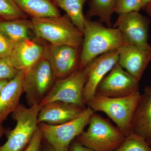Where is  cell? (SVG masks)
<instances>
[{"label":"cell","mask_w":151,"mask_h":151,"mask_svg":"<svg viewBox=\"0 0 151 151\" xmlns=\"http://www.w3.org/2000/svg\"><path fill=\"white\" fill-rule=\"evenodd\" d=\"M33 30L39 38L55 45H67L80 48L84 34L66 14L58 17L32 18Z\"/></svg>","instance_id":"2"},{"label":"cell","mask_w":151,"mask_h":151,"mask_svg":"<svg viewBox=\"0 0 151 151\" xmlns=\"http://www.w3.org/2000/svg\"><path fill=\"white\" fill-rule=\"evenodd\" d=\"M89 7L86 12V17H99V22L111 27V19L114 13L116 0H88Z\"/></svg>","instance_id":"20"},{"label":"cell","mask_w":151,"mask_h":151,"mask_svg":"<svg viewBox=\"0 0 151 151\" xmlns=\"http://www.w3.org/2000/svg\"></svg>","instance_id":"35"},{"label":"cell","mask_w":151,"mask_h":151,"mask_svg":"<svg viewBox=\"0 0 151 151\" xmlns=\"http://www.w3.org/2000/svg\"><path fill=\"white\" fill-rule=\"evenodd\" d=\"M132 133L146 140L151 138V85L141 94L132 120Z\"/></svg>","instance_id":"17"},{"label":"cell","mask_w":151,"mask_h":151,"mask_svg":"<svg viewBox=\"0 0 151 151\" xmlns=\"http://www.w3.org/2000/svg\"><path fill=\"white\" fill-rule=\"evenodd\" d=\"M151 0H142V9H144L145 7L150 2Z\"/></svg>","instance_id":"33"},{"label":"cell","mask_w":151,"mask_h":151,"mask_svg":"<svg viewBox=\"0 0 151 151\" xmlns=\"http://www.w3.org/2000/svg\"><path fill=\"white\" fill-rule=\"evenodd\" d=\"M68 151H94L84 147L78 140L75 139L70 144Z\"/></svg>","instance_id":"28"},{"label":"cell","mask_w":151,"mask_h":151,"mask_svg":"<svg viewBox=\"0 0 151 151\" xmlns=\"http://www.w3.org/2000/svg\"><path fill=\"white\" fill-rule=\"evenodd\" d=\"M26 71L20 70L16 76L9 80L0 94V125L19 105L23 91V81Z\"/></svg>","instance_id":"16"},{"label":"cell","mask_w":151,"mask_h":151,"mask_svg":"<svg viewBox=\"0 0 151 151\" xmlns=\"http://www.w3.org/2000/svg\"><path fill=\"white\" fill-rule=\"evenodd\" d=\"M27 17L19 8L14 0H0V20L27 19Z\"/></svg>","instance_id":"22"},{"label":"cell","mask_w":151,"mask_h":151,"mask_svg":"<svg viewBox=\"0 0 151 151\" xmlns=\"http://www.w3.org/2000/svg\"><path fill=\"white\" fill-rule=\"evenodd\" d=\"M141 95L139 91L119 98L105 97L96 93L86 105L94 112L105 113L126 137L132 133V120Z\"/></svg>","instance_id":"3"},{"label":"cell","mask_w":151,"mask_h":151,"mask_svg":"<svg viewBox=\"0 0 151 151\" xmlns=\"http://www.w3.org/2000/svg\"><path fill=\"white\" fill-rule=\"evenodd\" d=\"M6 131V129L3 127V125H0V139L4 134Z\"/></svg>","instance_id":"32"},{"label":"cell","mask_w":151,"mask_h":151,"mask_svg":"<svg viewBox=\"0 0 151 151\" xmlns=\"http://www.w3.org/2000/svg\"><path fill=\"white\" fill-rule=\"evenodd\" d=\"M85 107L64 103L54 102L41 106L38 116V124L59 125L70 122L81 115Z\"/></svg>","instance_id":"15"},{"label":"cell","mask_w":151,"mask_h":151,"mask_svg":"<svg viewBox=\"0 0 151 151\" xmlns=\"http://www.w3.org/2000/svg\"><path fill=\"white\" fill-rule=\"evenodd\" d=\"M83 34L79 58L80 69L100 55L128 44L118 29L106 27L100 22L93 21L86 17Z\"/></svg>","instance_id":"1"},{"label":"cell","mask_w":151,"mask_h":151,"mask_svg":"<svg viewBox=\"0 0 151 151\" xmlns=\"http://www.w3.org/2000/svg\"><path fill=\"white\" fill-rule=\"evenodd\" d=\"M27 16L45 18L61 16L59 8L54 0H14Z\"/></svg>","instance_id":"18"},{"label":"cell","mask_w":151,"mask_h":151,"mask_svg":"<svg viewBox=\"0 0 151 151\" xmlns=\"http://www.w3.org/2000/svg\"><path fill=\"white\" fill-rule=\"evenodd\" d=\"M94 113L91 108H85L81 115L70 122L59 125L39 124L43 139L55 151H68L71 142L84 132Z\"/></svg>","instance_id":"6"},{"label":"cell","mask_w":151,"mask_h":151,"mask_svg":"<svg viewBox=\"0 0 151 151\" xmlns=\"http://www.w3.org/2000/svg\"><path fill=\"white\" fill-rule=\"evenodd\" d=\"M142 0H116L114 13L120 14L139 12L142 9Z\"/></svg>","instance_id":"24"},{"label":"cell","mask_w":151,"mask_h":151,"mask_svg":"<svg viewBox=\"0 0 151 151\" xmlns=\"http://www.w3.org/2000/svg\"><path fill=\"white\" fill-rule=\"evenodd\" d=\"M48 48V46L30 38L24 40L15 44L9 58L17 70L27 71L42 60L46 58Z\"/></svg>","instance_id":"14"},{"label":"cell","mask_w":151,"mask_h":151,"mask_svg":"<svg viewBox=\"0 0 151 151\" xmlns=\"http://www.w3.org/2000/svg\"><path fill=\"white\" fill-rule=\"evenodd\" d=\"M41 151H55L50 145L44 139L42 145Z\"/></svg>","instance_id":"29"},{"label":"cell","mask_w":151,"mask_h":151,"mask_svg":"<svg viewBox=\"0 0 151 151\" xmlns=\"http://www.w3.org/2000/svg\"><path fill=\"white\" fill-rule=\"evenodd\" d=\"M40 104L27 108L19 104L12 114V118L16 122L12 130L6 129V142L0 146V151H23L29 145L36 132L39 128L38 116Z\"/></svg>","instance_id":"4"},{"label":"cell","mask_w":151,"mask_h":151,"mask_svg":"<svg viewBox=\"0 0 151 151\" xmlns=\"http://www.w3.org/2000/svg\"><path fill=\"white\" fill-rule=\"evenodd\" d=\"M115 151H151V147L147 140L131 133Z\"/></svg>","instance_id":"23"},{"label":"cell","mask_w":151,"mask_h":151,"mask_svg":"<svg viewBox=\"0 0 151 151\" xmlns=\"http://www.w3.org/2000/svg\"><path fill=\"white\" fill-rule=\"evenodd\" d=\"M151 19L139 12L119 14L113 25L122 33L127 43L136 45L148 44Z\"/></svg>","instance_id":"10"},{"label":"cell","mask_w":151,"mask_h":151,"mask_svg":"<svg viewBox=\"0 0 151 151\" xmlns=\"http://www.w3.org/2000/svg\"><path fill=\"white\" fill-rule=\"evenodd\" d=\"M31 29L33 30L31 19L0 20V30L15 43L30 38L28 33Z\"/></svg>","instance_id":"19"},{"label":"cell","mask_w":151,"mask_h":151,"mask_svg":"<svg viewBox=\"0 0 151 151\" xmlns=\"http://www.w3.org/2000/svg\"><path fill=\"white\" fill-rule=\"evenodd\" d=\"M87 79L84 68H79L65 78L57 79L40 103L41 106L52 102H62L85 107L84 91Z\"/></svg>","instance_id":"7"},{"label":"cell","mask_w":151,"mask_h":151,"mask_svg":"<svg viewBox=\"0 0 151 151\" xmlns=\"http://www.w3.org/2000/svg\"><path fill=\"white\" fill-rule=\"evenodd\" d=\"M56 80L48 60L45 58L26 71L23 91L29 106L40 104Z\"/></svg>","instance_id":"8"},{"label":"cell","mask_w":151,"mask_h":151,"mask_svg":"<svg viewBox=\"0 0 151 151\" xmlns=\"http://www.w3.org/2000/svg\"><path fill=\"white\" fill-rule=\"evenodd\" d=\"M144 9L145 10L146 13L149 16L151 17V1L146 6Z\"/></svg>","instance_id":"30"},{"label":"cell","mask_w":151,"mask_h":151,"mask_svg":"<svg viewBox=\"0 0 151 151\" xmlns=\"http://www.w3.org/2000/svg\"><path fill=\"white\" fill-rule=\"evenodd\" d=\"M9 81V80H0V94H1V92L4 86L7 84Z\"/></svg>","instance_id":"31"},{"label":"cell","mask_w":151,"mask_h":151,"mask_svg":"<svg viewBox=\"0 0 151 151\" xmlns=\"http://www.w3.org/2000/svg\"><path fill=\"white\" fill-rule=\"evenodd\" d=\"M81 50L67 45L48 46L46 59L56 79L65 78L79 68Z\"/></svg>","instance_id":"13"},{"label":"cell","mask_w":151,"mask_h":151,"mask_svg":"<svg viewBox=\"0 0 151 151\" xmlns=\"http://www.w3.org/2000/svg\"><path fill=\"white\" fill-rule=\"evenodd\" d=\"M88 124L87 130L76 139L94 151H115L126 138L118 127L97 113L92 114Z\"/></svg>","instance_id":"5"},{"label":"cell","mask_w":151,"mask_h":151,"mask_svg":"<svg viewBox=\"0 0 151 151\" xmlns=\"http://www.w3.org/2000/svg\"><path fill=\"white\" fill-rule=\"evenodd\" d=\"M19 72L13 65L9 57L0 58V80H10L14 78Z\"/></svg>","instance_id":"25"},{"label":"cell","mask_w":151,"mask_h":151,"mask_svg":"<svg viewBox=\"0 0 151 151\" xmlns=\"http://www.w3.org/2000/svg\"><path fill=\"white\" fill-rule=\"evenodd\" d=\"M54 1L57 6L65 11L73 24L83 33L86 20L83 14V7L88 0Z\"/></svg>","instance_id":"21"},{"label":"cell","mask_w":151,"mask_h":151,"mask_svg":"<svg viewBox=\"0 0 151 151\" xmlns=\"http://www.w3.org/2000/svg\"><path fill=\"white\" fill-rule=\"evenodd\" d=\"M16 43L0 30V58L10 57Z\"/></svg>","instance_id":"26"},{"label":"cell","mask_w":151,"mask_h":151,"mask_svg":"<svg viewBox=\"0 0 151 151\" xmlns=\"http://www.w3.org/2000/svg\"><path fill=\"white\" fill-rule=\"evenodd\" d=\"M119 60V51L114 50L97 57L84 68L87 76L84 91L86 105L94 97L97 86L105 74L112 70Z\"/></svg>","instance_id":"11"},{"label":"cell","mask_w":151,"mask_h":151,"mask_svg":"<svg viewBox=\"0 0 151 151\" xmlns=\"http://www.w3.org/2000/svg\"><path fill=\"white\" fill-rule=\"evenodd\" d=\"M118 63L139 82L146 68L151 61V45L127 44L119 47Z\"/></svg>","instance_id":"12"},{"label":"cell","mask_w":151,"mask_h":151,"mask_svg":"<svg viewBox=\"0 0 151 151\" xmlns=\"http://www.w3.org/2000/svg\"><path fill=\"white\" fill-rule=\"evenodd\" d=\"M43 136L40 128L36 132L27 147L23 151H41Z\"/></svg>","instance_id":"27"},{"label":"cell","mask_w":151,"mask_h":151,"mask_svg":"<svg viewBox=\"0 0 151 151\" xmlns=\"http://www.w3.org/2000/svg\"><path fill=\"white\" fill-rule=\"evenodd\" d=\"M139 91V81L119 63L97 86L96 93L112 98L127 97Z\"/></svg>","instance_id":"9"},{"label":"cell","mask_w":151,"mask_h":151,"mask_svg":"<svg viewBox=\"0 0 151 151\" xmlns=\"http://www.w3.org/2000/svg\"><path fill=\"white\" fill-rule=\"evenodd\" d=\"M147 143H148L149 145L150 146V147H151V138L150 139H149L148 140H147Z\"/></svg>","instance_id":"34"}]
</instances>
